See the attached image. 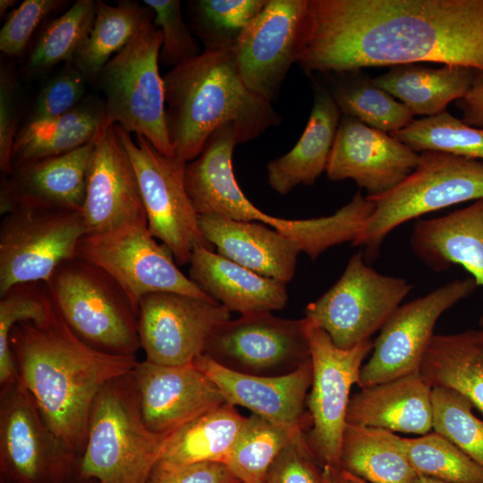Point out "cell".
<instances>
[{
  "mask_svg": "<svg viewBox=\"0 0 483 483\" xmlns=\"http://www.w3.org/2000/svg\"><path fill=\"white\" fill-rule=\"evenodd\" d=\"M439 63L483 72V0H309L308 74Z\"/></svg>",
  "mask_w": 483,
  "mask_h": 483,
  "instance_id": "cell-1",
  "label": "cell"
},
{
  "mask_svg": "<svg viewBox=\"0 0 483 483\" xmlns=\"http://www.w3.org/2000/svg\"><path fill=\"white\" fill-rule=\"evenodd\" d=\"M10 345L18 377L45 422L80 456L97 396L108 382L134 369L136 356L111 354L89 345L55 307L44 323L14 326Z\"/></svg>",
  "mask_w": 483,
  "mask_h": 483,
  "instance_id": "cell-2",
  "label": "cell"
},
{
  "mask_svg": "<svg viewBox=\"0 0 483 483\" xmlns=\"http://www.w3.org/2000/svg\"><path fill=\"white\" fill-rule=\"evenodd\" d=\"M163 82L168 138L174 157L186 163L223 126L232 125L244 143L282 123L271 102L244 84L233 49L204 50L173 67Z\"/></svg>",
  "mask_w": 483,
  "mask_h": 483,
  "instance_id": "cell-3",
  "label": "cell"
},
{
  "mask_svg": "<svg viewBox=\"0 0 483 483\" xmlns=\"http://www.w3.org/2000/svg\"><path fill=\"white\" fill-rule=\"evenodd\" d=\"M131 373L108 382L94 402L77 468L80 482L146 483L162 457L170 435L145 425Z\"/></svg>",
  "mask_w": 483,
  "mask_h": 483,
  "instance_id": "cell-4",
  "label": "cell"
},
{
  "mask_svg": "<svg viewBox=\"0 0 483 483\" xmlns=\"http://www.w3.org/2000/svg\"><path fill=\"white\" fill-rule=\"evenodd\" d=\"M375 209L352 243L367 262L377 258L386 237L405 222L483 199V162L441 151H422L414 171L381 195L368 197Z\"/></svg>",
  "mask_w": 483,
  "mask_h": 483,
  "instance_id": "cell-5",
  "label": "cell"
},
{
  "mask_svg": "<svg viewBox=\"0 0 483 483\" xmlns=\"http://www.w3.org/2000/svg\"><path fill=\"white\" fill-rule=\"evenodd\" d=\"M149 14L105 65L97 81L106 96V122L145 137L162 155L174 157L165 123L161 30Z\"/></svg>",
  "mask_w": 483,
  "mask_h": 483,
  "instance_id": "cell-6",
  "label": "cell"
},
{
  "mask_svg": "<svg viewBox=\"0 0 483 483\" xmlns=\"http://www.w3.org/2000/svg\"><path fill=\"white\" fill-rule=\"evenodd\" d=\"M57 311L83 342L117 355L140 348L137 313L102 269L79 258L64 262L46 284Z\"/></svg>",
  "mask_w": 483,
  "mask_h": 483,
  "instance_id": "cell-7",
  "label": "cell"
},
{
  "mask_svg": "<svg viewBox=\"0 0 483 483\" xmlns=\"http://www.w3.org/2000/svg\"><path fill=\"white\" fill-rule=\"evenodd\" d=\"M76 257L106 272L127 295L137 316L140 300L153 292L212 299L180 271L170 250L157 242L147 216L105 233L85 234Z\"/></svg>",
  "mask_w": 483,
  "mask_h": 483,
  "instance_id": "cell-8",
  "label": "cell"
},
{
  "mask_svg": "<svg viewBox=\"0 0 483 483\" xmlns=\"http://www.w3.org/2000/svg\"><path fill=\"white\" fill-rule=\"evenodd\" d=\"M411 288L405 279L376 271L359 251L335 284L306 306L304 318L338 348L352 349L382 329Z\"/></svg>",
  "mask_w": 483,
  "mask_h": 483,
  "instance_id": "cell-9",
  "label": "cell"
},
{
  "mask_svg": "<svg viewBox=\"0 0 483 483\" xmlns=\"http://www.w3.org/2000/svg\"><path fill=\"white\" fill-rule=\"evenodd\" d=\"M114 126L134 167L151 234L170 250L179 266L189 264L197 247L212 250L186 190L187 163L162 155L141 135L133 140L129 131Z\"/></svg>",
  "mask_w": 483,
  "mask_h": 483,
  "instance_id": "cell-10",
  "label": "cell"
},
{
  "mask_svg": "<svg viewBox=\"0 0 483 483\" xmlns=\"http://www.w3.org/2000/svg\"><path fill=\"white\" fill-rule=\"evenodd\" d=\"M79 459L47 425L19 377L1 386V483H71Z\"/></svg>",
  "mask_w": 483,
  "mask_h": 483,
  "instance_id": "cell-11",
  "label": "cell"
},
{
  "mask_svg": "<svg viewBox=\"0 0 483 483\" xmlns=\"http://www.w3.org/2000/svg\"><path fill=\"white\" fill-rule=\"evenodd\" d=\"M81 211L20 208L0 225V296L26 283L47 284L56 269L76 258L87 234Z\"/></svg>",
  "mask_w": 483,
  "mask_h": 483,
  "instance_id": "cell-12",
  "label": "cell"
},
{
  "mask_svg": "<svg viewBox=\"0 0 483 483\" xmlns=\"http://www.w3.org/2000/svg\"><path fill=\"white\" fill-rule=\"evenodd\" d=\"M204 354L242 374L287 375L311 360L309 321L281 318L270 312L241 315L215 328Z\"/></svg>",
  "mask_w": 483,
  "mask_h": 483,
  "instance_id": "cell-13",
  "label": "cell"
},
{
  "mask_svg": "<svg viewBox=\"0 0 483 483\" xmlns=\"http://www.w3.org/2000/svg\"><path fill=\"white\" fill-rule=\"evenodd\" d=\"M309 336L312 382L306 404L311 426L304 436L321 468L339 469L351 389L358 385L364 360L372 352L374 341L348 350L340 349L323 329L309 321Z\"/></svg>",
  "mask_w": 483,
  "mask_h": 483,
  "instance_id": "cell-14",
  "label": "cell"
},
{
  "mask_svg": "<svg viewBox=\"0 0 483 483\" xmlns=\"http://www.w3.org/2000/svg\"><path fill=\"white\" fill-rule=\"evenodd\" d=\"M477 287L472 277L454 279L400 305L374 341L358 386L364 388L419 372L438 318Z\"/></svg>",
  "mask_w": 483,
  "mask_h": 483,
  "instance_id": "cell-15",
  "label": "cell"
},
{
  "mask_svg": "<svg viewBox=\"0 0 483 483\" xmlns=\"http://www.w3.org/2000/svg\"><path fill=\"white\" fill-rule=\"evenodd\" d=\"M230 311L213 299L176 292L145 295L138 309V334L146 360L167 366L193 362Z\"/></svg>",
  "mask_w": 483,
  "mask_h": 483,
  "instance_id": "cell-16",
  "label": "cell"
},
{
  "mask_svg": "<svg viewBox=\"0 0 483 483\" xmlns=\"http://www.w3.org/2000/svg\"><path fill=\"white\" fill-rule=\"evenodd\" d=\"M308 0H267L233 47L247 88L272 101L299 55Z\"/></svg>",
  "mask_w": 483,
  "mask_h": 483,
  "instance_id": "cell-17",
  "label": "cell"
},
{
  "mask_svg": "<svg viewBox=\"0 0 483 483\" xmlns=\"http://www.w3.org/2000/svg\"><path fill=\"white\" fill-rule=\"evenodd\" d=\"M419 158L417 151L390 134L342 115L326 172L332 181L353 180L374 197L401 183Z\"/></svg>",
  "mask_w": 483,
  "mask_h": 483,
  "instance_id": "cell-18",
  "label": "cell"
},
{
  "mask_svg": "<svg viewBox=\"0 0 483 483\" xmlns=\"http://www.w3.org/2000/svg\"><path fill=\"white\" fill-rule=\"evenodd\" d=\"M131 376L143 421L156 434L171 435L226 402L218 386L193 362L167 366L145 360Z\"/></svg>",
  "mask_w": 483,
  "mask_h": 483,
  "instance_id": "cell-19",
  "label": "cell"
},
{
  "mask_svg": "<svg viewBox=\"0 0 483 483\" xmlns=\"http://www.w3.org/2000/svg\"><path fill=\"white\" fill-rule=\"evenodd\" d=\"M193 363L218 386L226 402L250 410L286 430L294 440L303 439L310 428L305 406L312 382L311 360L290 374L276 377L238 373L206 354Z\"/></svg>",
  "mask_w": 483,
  "mask_h": 483,
  "instance_id": "cell-20",
  "label": "cell"
},
{
  "mask_svg": "<svg viewBox=\"0 0 483 483\" xmlns=\"http://www.w3.org/2000/svg\"><path fill=\"white\" fill-rule=\"evenodd\" d=\"M81 214L87 234L146 216L134 167L114 124H106L94 140Z\"/></svg>",
  "mask_w": 483,
  "mask_h": 483,
  "instance_id": "cell-21",
  "label": "cell"
},
{
  "mask_svg": "<svg viewBox=\"0 0 483 483\" xmlns=\"http://www.w3.org/2000/svg\"><path fill=\"white\" fill-rule=\"evenodd\" d=\"M93 143L16 165L2 175L1 215L20 208L81 211Z\"/></svg>",
  "mask_w": 483,
  "mask_h": 483,
  "instance_id": "cell-22",
  "label": "cell"
},
{
  "mask_svg": "<svg viewBox=\"0 0 483 483\" xmlns=\"http://www.w3.org/2000/svg\"><path fill=\"white\" fill-rule=\"evenodd\" d=\"M238 144L232 125L217 129L202 152L185 165V186L198 216L218 215L237 221L258 222L283 231L286 219L258 208L239 187L233 168V153Z\"/></svg>",
  "mask_w": 483,
  "mask_h": 483,
  "instance_id": "cell-23",
  "label": "cell"
},
{
  "mask_svg": "<svg viewBox=\"0 0 483 483\" xmlns=\"http://www.w3.org/2000/svg\"><path fill=\"white\" fill-rule=\"evenodd\" d=\"M206 240L221 256L267 278L287 284L294 275L297 241L263 223L237 221L218 215L198 216Z\"/></svg>",
  "mask_w": 483,
  "mask_h": 483,
  "instance_id": "cell-24",
  "label": "cell"
},
{
  "mask_svg": "<svg viewBox=\"0 0 483 483\" xmlns=\"http://www.w3.org/2000/svg\"><path fill=\"white\" fill-rule=\"evenodd\" d=\"M410 246L431 270L460 265L483 288V199L439 217L417 219Z\"/></svg>",
  "mask_w": 483,
  "mask_h": 483,
  "instance_id": "cell-25",
  "label": "cell"
},
{
  "mask_svg": "<svg viewBox=\"0 0 483 483\" xmlns=\"http://www.w3.org/2000/svg\"><path fill=\"white\" fill-rule=\"evenodd\" d=\"M347 423L418 436L432 429V388L419 372L373 385L351 396Z\"/></svg>",
  "mask_w": 483,
  "mask_h": 483,
  "instance_id": "cell-26",
  "label": "cell"
},
{
  "mask_svg": "<svg viewBox=\"0 0 483 483\" xmlns=\"http://www.w3.org/2000/svg\"><path fill=\"white\" fill-rule=\"evenodd\" d=\"M190 279L207 295L241 315L283 309L286 284L262 276L205 247L193 250Z\"/></svg>",
  "mask_w": 483,
  "mask_h": 483,
  "instance_id": "cell-27",
  "label": "cell"
},
{
  "mask_svg": "<svg viewBox=\"0 0 483 483\" xmlns=\"http://www.w3.org/2000/svg\"><path fill=\"white\" fill-rule=\"evenodd\" d=\"M342 114L328 89L313 81V104L303 133L286 154L267 165L270 187L284 195L312 185L326 169Z\"/></svg>",
  "mask_w": 483,
  "mask_h": 483,
  "instance_id": "cell-28",
  "label": "cell"
},
{
  "mask_svg": "<svg viewBox=\"0 0 483 483\" xmlns=\"http://www.w3.org/2000/svg\"><path fill=\"white\" fill-rule=\"evenodd\" d=\"M419 373L431 388L456 391L483 413V329L435 334Z\"/></svg>",
  "mask_w": 483,
  "mask_h": 483,
  "instance_id": "cell-29",
  "label": "cell"
},
{
  "mask_svg": "<svg viewBox=\"0 0 483 483\" xmlns=\"http://www.w3.org/2000/svg\"><path fill=\"white\" fill-rule=\"evenodd\" d=\"M106 122L105 102L84 98L60 117L28 122L17 132L12 149L13 167L65 154L95 140Z\"/></svg>",
  "mask_w": 483,
  "mask_h": 483,
  "instance_id": "cell-30",
  "label": "cell"
},
{
  "mask_svg": "<svg viewBox=\"0 0 483 483\" xmlns=\"http://www.w3.org/2000/svg\"><path fill=\"white\" fill-rule=\"evenodd\" d=\"M474 70L453 65L430 68L409 64L393 66L372 82L396 97L414 114L433 116L446 111L470 89Z\"/></svg>",
  "mask_w": 483,
  "mask_h": 483,
  "instance_id": "cell-31",
  "label": "cell"
},
{
  "mask_svg": "<svg viewBox=\"0 0 483 483\" xmlns=\"http://www.w3.org/2000/svg\"><path fill=\"white\" fill-rule=\"evenodd\" d=\"M339 469L367 483H417L420 475L394 432L347 423Z\"/></svg>",
  "mask_w": 483,
  "mask_h": 483,
  "instance_id": "cell-32",
  "label": "cell"
},
{
  "mask_svg": "<svg viewBox=\"0 0 483 483\" xmlns=\"http://www.w3.org/2000/svg\"><path fill=\"white\" fill-rule=\"evenodd\" d=\"M245 420L235 406L225 402L171 434L160 460L174 464L226 465Z\"/></svg>",
  "mask_w": 483,
  "mask_h": 483,
  "instance_id": "cell-33",
  "label": "cell"
},
{
  "mask_svg": "<svg viewBox=\"0 0 483 483\" xmlns=\"http://www.w3.org/2000/svg\"><path fill=\"white\" fill-rule=\"evenodd\" d=\"M152 10L131 0L114 6L97 0L92 28L75 52L72 63L88 82H97L108 61L135 34Z\"/></svg>",
  "mask_w": 483,
  "mask_h": 483,
  "instance_id": "cell-34",
  "label": "cell"
},
{
  "mask_svg": "<svg viewBox=\"0 0 483 483\" xmlns=\"http://www.w3.org/2000/svg\"><path fill=\"white\" fill-rule=\"evenodd\" d=\"M334 74L337 78L329 92L342 115L354 117L389 134L414 120L408 107L377 87L371 79L357 76L356 72Z\"/></svg>",
  "mask_w": 483,
  "mask_h": 483,
  "instance_id": "cell-35",
  "label": "cell"
},
{
  "mask_svg": "<svg viewBox=\"0 0 483 483\" xmlns=\"http://www.w3.org/2000/svg\"><path fill=\"white\" fill-rule=\"evenodd\" d=\"M96 5L95 0H77L47 23L30 51L25 72L31 77L38 76L61 63L72 62L92 28Z\"/></svg>",
  "mask_w": 483,
  "mask_h": 483,
  "instance_id": "cell-36",
  "label": "cell"
},
{
  "mask_svg": "<svg viewBox=\"0 0 483 483\" xmlns=\"http://www.w3.org/2000/svg\"><path fill=\"white\" fill-rule=\"evenodd\" d=\"M267 0L188 1L191 30L205 50L233 49L238 38L261 12Z\"/></svg>",
  "mask_w": 483,
  "mask_h": 483,
  "instance_id": "cell-37",
  "label": "cell"
},
{
  "mask_svg": "<svg viewBox=\"0 0 483 483\" xmlns=\"http://www.w3.org/2000/svg\"><path fill=\"white\" fill-rule=\"evenodd\" d=\"M390 135L417 152L441 151L483 162V128L466 124L447 111L414 119Z\"/></svg>",
  "mask_w": 483,
  "mask_h": 483,
  "instance_id": "cell-38",
  "label": "cell"
},
{
  "mask_svg": "<svg viewBox=\"0 0 483 483\" xmlns=\"http://www.w3.org/2000/svg\"><path fill=\"white\" fill-rule=\"evenodd\" d=\"M292 441L296 440L286 430L252 413L246 418L226 466L241 483H265L269 467Z\"/></svg>",
  "mask_w": 483,
  "mask_h": 483,
  "instance_id": "cell-39",
  "label": "cell"
},
{
  "mask_svg": "<svg viewBox=\"0 0 483 483\" xmlns=\"http://www.w3.org/2000/svg\"><path fill=\"white\" fill-rule=\"evenodd\" d=\"M401 445L420 476L447 483H483V467L436 432L400 436Z\"/></svg>",
  "mask_w": 483,
  "mask_h": 483,
  "instance_id": "cell-40",
  "label": "cell"
},
{
  "mask_svg": "<svg viewBox=\"0 0 483 483\" xmlns=\"http://www.w3.org/2000/svg\"><path fill=\"white\" fill-rule=\"evenodd\" d=\"M0 297V385L4 386L18 379L10 345L12 329L22 322L41 324L47 321L55 305L43 283L17 284Z\"/></svg>",
  "mask_w": 483,
  "mask_h": 483,
  "instance_id": "cell-41",
  "label": "cell"
},
{
  "mask_svg": "<svg viewBox=\"0 0 483 483\" xmlns=\"http://www.w3.org/2000/svg\"><path fill=\"white\" fill-rule=\"evenodd\" d=\"M462 394L445 387L432 388V429L483 467V420Z\"/></svg>",
  "mask_w": 483,
  "mask_h": 483,
  "instance_id": "cell-42",
  "label": "cell"
},
{
  "mask_svg": "<svg viewBox=\"0 0 483 483\" xmlns=\"http://www.w3.org/2000/svg\"><path fill=\"white\" fill-rule=\"evenodd\" d=\"M143 3L153 11V22L162 32L160 63L175 67L202 53L183 20L179 0H144Z\"/></svg>",
  "mask_w": 483,
  "mask_h": 483,
  "instance_id": "cell-43",
  "label": "cell"
},
{
  "mask_svg": "<svg viewBox=\"0 0 483 483\" xmlns=\"http://www.w3.org/2000/svg\"><path fill=\"white\" fill-rule=\"evenodd\" d=\"M87 83L73 63H66L41 89L28 122L55 119L72 111L84 99Z\"/></svg>",
  "mask_w": 483,
  "mask_h": 483,
  "instance_id": "cell-44",
  "label": "cell"
},
{
  "mask_svg": "<svg viewBox=\"0 0 483 483\" xmlns=\"http://www.w3.org/2000/svg\"><path fill=\"white\" fill-rule=\"evenodd\" d=\"M63 0H25L10 13L0 31V50L10 57L27 48L39 24L66 4Z\"/></svg>",
  "mask_w": 483,
  "mask_h": 483,
  "instance_id": "cell-45",
  "label": "cell"
},
{
  "mask_svg": "<svg viewBox=\"0 0 483 483\" xmlns=\"http://www.w3.org/2000/svg\"><path fill=\"white\" fill-rule=\"evenodd\" d=\"M322 468L310 452L305 436L292 441L269 467L265 483H321Z\"/></svg>",
  "mask_w": 483,
  "mask_h": 483,
  "instance_id": "cell-46",
  "label": "cell"
},
{
  "mask_svg": "<svg viewBox=\"0 0 483 483\" xmlns=\"http://www.w3.org/2000/svg\"><path fill=\"white\" fill-rule=\"evenodd\" d=\"M18 80L13 69H0V169L2 175L12 171V149L18 132Z\"/></svg>",
  "mask_w": 483,
  "mask_h": 483,
  "instance_id": "cell-47",
  "label": "cell"
},
{
  "mask_svg": "<svg viewBox=\"0 0 483 483\" xmlns=\"http://www.w3.org/2000/svg\"><path fill=\"white\" fill-rule=\"evenodd\" d=\"M146 483H241L219 462L174 464L159 460Z\"/></svg>",
  "mask_w": 483,
  "mask_h": 483,
  "instance_id": "cell-48",
  "label": "cell"
},
{
  "mask_svg": "<svg viewBox=\"0 0 483 483\" xmlns=\"http://www.w3.org/2000/svg\"><path fill=\"white\" fill-rule=\"evenodd\" d=\"M462 111V121L477 128H483V72L475 71L473 81L466 94L456 101Z\"/></svg>",
  "mask_w": 483,
  "mask_h": 483,
  "instance_id": "cell-49",
  "label": "cell"
},
{
  "mask_svg": "<svg viewBox=\"0 0 483 483\" xmlns=\"http://www.w3.org/2000/svg\"><path fill=\"white\" fill-rule=\"evenodd\" d=\"M335 483H367L361 479H359L347 471L341 469L335 470Z\"/></svg>",
  "mask_w": 483,
  "mask_h": 483,
  "instance_id": "cell-50",
  "label": "cell"
},
{
  "mask_svg": "<svg viewBox=\"0 0 483 483\" xmlns=\"http://www.w3.org/2000/svg\"><path fill=\"white\" fill-rule=\"evenodd\" d=\"M335 470L328 466L322 468L321 483H335Z\"/></svg>",
  "mask_w": 483,
  "mask_h": 483,
  "instance_id": "cell-51",
  "label": "cell"
},
{
  "mask_svg": "<svg viewBox=\"0 0 483 483\" xmlns=\"http://www.w3.org/2000/svg\"><path fill=\"white\" fill-rule=\"evenodd\" d=\"M16 3H17L16 0H1L0 1V17L2 18L8 10H10L15 5Z\"/></svg>",
  "mask_w": 483,
  "mask_h": 483,
  "instance_id": "cell-52",
  "label": "cell"
},
{
  "mask_svg": "<svg viewBox=\"0 0 483 483\" xmlns=\"http://www.w3.org/2000/svg\"><path fill=\"white\" fill-rule=\"evenodd\" d=\"M417 483H447L429 477L420 476Z\"/></svg>",
  "mask_w": 483,
  "mask_h": 483,
  "instance_id": "cell-53",
  "label": "cell"
},
{
  "mask_svg": "<svg viewBox=\"0 0 483 483\" xmlns=\"http://www.w3.org/2000/svg\"><path fill=\"white\" fill-rule=\"evenodd\" d=\"M479 327L483 329V315L479 318Z\"/></svg>",
  "mask_w": 483,
  "mask_h": 483,
  "instance_id": "cell-54",
  "label": "cell"
},
{
  "mask_svg": "<svg viewBox=\"0 0 483 483\" xmlns=\"http://www.w3.org/2000/svg\"><path fill=\"white\" fill-rule=\"evenodd\" d=\"M80 483H98V482L96 481V480H88V481H83V482H80Z\"/></svg>",
  "mask_w": 483,
  "mask_h": 483,
  "instance_id": "cell-55",
  "label": "cell"
}]
</instances>
